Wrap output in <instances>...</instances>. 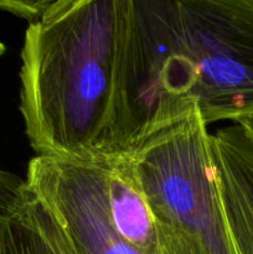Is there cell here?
Instances as JSON below:
<instances>
[{
    "instance_id": "cell-1",
    "label": "cell",
    "mask_w": 253,
    "mask_h": 254,
    "mask_svg": "<svg viewBox=\"0 0 253 254\" xmlns=\"http://www.w3.org/2000/svg\"><path fill=\"white\" fill-rule=\"evenodd\" d=\"M197 108L253 111V0H124L111 154Z\"/></svg>"
},
{
    "instance_id": "cell-2",
    "label": "cell",
    "mask_w": 253,
    "mask_h": 254,
    "mask_svg": "<svg viewBox=\"0 0 253 254\" xmlns=\"http://www.w3.org/2000/svg\"><path fill=\"white\" fill-rule=\"evenodd\" d=\"M124 0H60L25 31L20 112L39 156H111Z\"/></svg>"
},
{
    "instance_id": "cell-3",
    "label": "cell",
    "mask_w": 253,
    "mask_h": 254,
    "mask_svg": "<svg viewBox=\"0 0 253 254\" xmlns=\"http://www.w3.org/2000/svg\"><path fill=\"white\" fill-rule=\"evenodd\" d=\"M161 254H238L226 217L211 134L193 108L128 153Z\"/></svg>"
},
{
    "instance_id": "cell-4",
    "label": "cell",
    "mask_w": 253,
    "mask_h": 254,
    "mask_svg": "<svg viewBox=\"0 0 253 254\" xmlns=\"http://www.w3.org/2000/svg\"><path fill=\"white\" fill-rule=\"evenodd\" d=\"M103 159L36 155L30 160L25 183L49 208L76 254H145L129 245L112 223Z\"/></svg>"
},
{
    "instance_id": "cell-5",
    "label": "cell",
    "mask_w": 253,
    "mask_h": 254,
    "mask_svg": "<svg viewBox=\"0 0 253 254\" xmlns=\"http://www.w3.org/2000/svg\"><path fill=\"white\" fill-rule=\"evenodd\" d=\"M0 254H67V238L25 180L0 173Z\"/></svg>"
},
{
    "instance_id": "cell-6",
    "label": "cell",
    "mask_w": 253,
    "mask_h": 254,
    "mask_svg": "<svg viewBox=\"0 0 253 254\" xmlns=\"http://www.w3.org/2000/svg\"><path fill=\"white\" fill-rule=\"evenodd\" d=\"M228 227L238 254H253V146H246L218 165Z\"/></svg>"
},
{
    "instance_id": "cell-7",
    "label": "cell",
    "mask_w": 253,
    "mask_h": 254,
    "mask_svg": "<svg viewBox=\"0 0 253 254\" xmlns=\"http://www.w3.org/2000/svg\"><path fill=\"white\" fill-rule=\"evenodd\" d=\"M60 0H0V9L34 21Z\"/></svg>"
},
{
    "instance_id": "cell-8",
    "label": "cell",
    "mask_w": 253,
    "mask_h": 254,
    "mask_svg": "<svg viewBox=\"0 0 253 254\" xmlns=\"http://www.w3.org/2000/svg\"><path fill=\"white\" fill-rule=\"evenodd\" d=\"M235 122L237 126H240L241 128L247 133V135L250 136L251 140L253 141V111L245 114V116L240 117V118L236 119Z\"/></svg>"
},
{
    "instance_id": "cell-9",
    "label": "cell",
    "mask_w": 253,
    "mask_h": 254,
    "mask_svg": "<svg viewBox=\"0 0 253 254\" xmlns=\"http://www.w3.org/2000/svg\"><path fill=\"white\" fill-rule=\"evenodd\" d=\"M67 254H76V252L73 251V248H72L71 243L68 242V240H67Z\"/></svg>"
},
{
    "instance_id": "cell-10",
    "label": "cell",
    "mask_w": 253,
    "mask_h": 254,
    "mask_svg": "<svg viewBox=\"0 0 253 254\" xmlns=\"http://www.w3.org/2000/svg\"><path fill=\"white\" fill-rule=\"evenodd\" d=\"M5 52V45L2 42H0V56H2Z\"/></svg>"
}]
</instances>
